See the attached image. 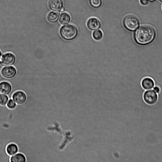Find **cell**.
<instances>
[{"mask_svg":"<svg viewBox=\"0 0 162 162\" xmlns=\"http://www.w3.org/2000/svg\"><path fill=\"white\" fill-rule=\"evenodd\" d=\"M137 29L134 34V39L136 44L142 46L146 45L155 40L156 32L153 27L144 25Z\"/></svg>","mask_w":162,"mask_h":162,"instance_id":"cell-1","label":"cell"},{"mask_svg":"<svg viewBox=\"0 0 162 162\" xmlns=\"http://www.w3.org/2000/svg\"><path fill=\"white\" fill-rule=\"evenodd\" d=\"M59 33L64 39L70 41L74 39L77 37L78 30L74 25L69 24L62 27L59 31Z\"/></svg>","mask_w":162,"mask_h":162,"instance_id":"cell-2","label":"cell"},{"mask_svg":"<svg viewBox=\"0 0 162 162\" xmlns=\"http://www.w3.org/2000/svg\"><path fill=\"white\" fill-rule=\"evenodd\" d=\"M123 24L127 30L134 31L139 28L140 21L137 16L133 15H129L125 16L124 19Z\"/></svg>","mask_w":162,"mask_h":162,"instance_id":"cell-3","label":"cell"},{"mask_svg":"<svg viewBox=\"0 0 162 162\" xmlns=\"http://www.w3.org/2000/svg\"><path fill=\"white\" fill-rule=\"evenodd\" d=\"M143 98L147 104L153 105L155 104L158 100V95L153 90H147L143 93Z\"/></svg>","mask_w":162,"mask_h":162,"instance_id":"cell-4","label":"cell"},{"mask_svg":"<svg viewBox=\"0 0 162 162\" xmlns=\"http://www.w3.org/2000/svg\"><path fill=\"white\" fill-rule=\"evenodd\" d=\"M13 99L17 105H21L26 102L27 97L26 94L22 91L15 92L12 96Z\"/></svg>","mask_w":162,"mask_h":162,"instance_id":"cell-5","label":"cell"},{"mask_svg":"<svg viewBox=\"0 0 162 162\" xmlns=\"http://www.w3.org/2000/svg\"><path fill=\"white\" fill-rule=\"evenodd\" d=\"M16 61V57L13 54L7 53L2 56L1 64L4 66H9L13 65Z\"/></svg>","mask_w":162,"mask_h":162,"instance_id":"cell-6","label":"cell"},{"mask_svg":"<svg viewBox=\"0 0 162 162\" xmlns=\"http://www.w3.org/2000/svg\"><path fill=\"white\" fill-rule=\"evenodd\" d=\"M16 74L15 68L13 66L5 67L1 71V74L3 77L7 79H11L15 76Z\"/></svg>","mask_w":162,"mask_h":162,"instance_id":"cell-7","label":"cell"},{"mask_svg":"<svg viewBox=\"0 0 162 162\" xmlns=\"http://www.w3.org/2000/svg\"><path fill=\"white\" fill-rule=\"evenodd\" d=\"M48 5L50 9L55 11H60L63 9V0H49Z\"/></svg>","mask_w":162,"mask_h":162,"instance_id":"cell-8","label":"cell"},{"mask_svg":"<svg viewBox=\"0 0 162 162\" xmlns=\"http://www.w3.org/2000/svg\"><path fill=\"white\" fill-rule=\"evenodd\" d=\"M87 26L90 30H97L101 28V23L99 20L95 18L89 19L87 22Z\"/></svg>","mask_w":162,"mask_h":162,"instance_id":"cell-9","label":"cell"},{"mask_svg":"<svg viewBox=\"0 0 162 162\" xmlns=\"http://www.w3.org/2000/svg\"><path fill=\"white\" fill-rule=\"evenodd\" d=\"M12 90V87L10 83L4 81L0 83V94L8 95Z\"/></svg>","mask_w":162,"mask_h":162,"instance_id":"cell-10","label":"cell"},{"mask_svg":"<svg viewBox=\"0 0 162 162\" xmlns=\"http://www.w3.org/2000/svg\"><path fill=\"white\" fill-rule=\"evenodd\" d=\"M19 148L18 145L14 143H11L7 145L6 151L8 156H12L19 152Z\"/></svg>","mask_w":162,"mask_h":162,"instance_id":"cell-11","label":"cell"},{"mask_svg":"<svg viewBox=\"0 0 162 162\" xmlns=\"http://www.w3.org/2000/svg\"><path fill=\"white\" fill-rule=\"evenodd\" d=\"M155 83L152 79L147 77L144 78L141 83L142 86L145 90L152 89L155 86Z\"/></svg>","mask_w":162,"mask_h":162,"instance_id":"cell-12","label":"cell"},{"mask_svg":"<svg viewBox=\"0 0 162 162\" xmlns=\"http://www.w3.org/2000/svg\"><path fill=\"white\" fill-rule=\"evenodd\" d=\"M11 162H27V158L23 153L19 152L12 156L10 159Z\"/></svg>","mask_w":162,"mask_h":162,"instance_id":"cell-13","label":"cell"},{"mask_svg":"<svg viewBox=\"0 0 162 162\" xmlns=\"http://www.w3.org/2000/svg\"><path fill=\"white\" fill-rule=\"evenodd\" d=\"M71 21V17L70 15L66 13H64L61 14L59 16V21L63 25L69 23Z\"/></svg>","mask_w":162,"mask_h":162,"instance_id":"cell-14","label":"cell"},{"mask_svg":"<svg viewBox=\"0 0 162 162\" xmlns=\"http://www.w3.org/2000/svg\"><path fill=\"white\" fill-rule=\"evenodd\" d=\"M59 18V14L56 12H51L48 15L47 19L51 23H54L57 22Z\"/></svg>","mask_w":162,"mask_h":162,"instance_id":"cell-15","label":"cell"},{"mask_svg":"<svg viewBox=\"0 0 162 162\" xmlns=\"http://www.w3.org/2000/svg\"><path fill=\"white\" fill-rule=\"evenodd\" d=\"M103 37V33L100 30H98L93 32L92 37L94 39L97 41L100 40Z\"/></svg>","mask_w":162,"mask_h":162,"instance_id":"cell-16","label":"cell"},{"mask_svg":"<svg viewBox=\"0 0 162 162\" xmlns=\"http://www.w3.org/2000/svg\"><path fill=\"white\" fill-rule=\"evenodd\" d=\"M90 3L92 7L98 8L101 6L102 1V0H90Z\"/></svg>","mask_w":162,"mask_h":162,"instance_id":"cell-17","label":"cell"},{"mask_svg":"<svg viewBox=\"0 0 162 162\" xmlns=\"http://www.w3.org/2000/svg\"><path fill=\"white\" fill-rule=\"evenodd\" d=\"M9 98L7 95L0 94V105L6 106Z\"/></svg>","mask_w":162,"mask_h":162,"instance_id":"cell-18","label":"cell"},{"mask_svg":"<svg viewBox=\"0 0 162 162\" xmlns=\"http://www.w3.org/2000/svg\"><path fill=\"white\" fill-rule=\"evenodd\" d=\"M6 106L8 109L13 110L16 107L17 104L13 99H10L8 100Z\"/></svg>","mask_w":162,"mask_h":162,"instance_id":"cell-19","label":"cell"},{"mask_svg":"<svg viewBox=\"0 0 162 162\" xmlns=\"http://www.w3.org/2000/svg\"><path fill=\"white\" fill-rule=\"evenodd\" d=\"M149 0H140V3L143 5H146L149 3Z\"/></svg>","mask_w":162,"mask_h":162,"instance_id":"cell-20","label":"cell"},{"mask_svg":"<svg viewBox=\"0 0 162 162\" xmlns=\"http://www.w3.org/2000/svg\"><path fill=\"white\" fill-rule=\"evenodd\" d=\"M153 90H154L156 92H157L158 94L160 92V88L157 86H156L153 87Z\"/></svg>","mask_w":162,"mask_h":162,"instance_id":"cell-21","label":"cell"},{"mask_svg":"<svg viewBox=\"0 0 162 162\" xmlns=\"http://www.w3.org/2000/svg\"><path fill=\"white\" fill-rule=\"evenodd\" d=\"M2 56V54L1 52V51L0 50V64H1Z\"/></svg>","mask_w":162,"mask_h":162,"instance_id":"cell-22","label":"cell"},{"mask_svg":"<svg viewBox=\"0 0 162 162\" xmlns=\"http://www.w3.org/2000/svg\"><path fill=\"white\" fill-rule=\"evenodd\" d=\"M149 1L150 2H155L156 0H149Z\"/></svg>","mask_w":162,"mask_h":162,"instance_id":"cell-23","label":"cell"},{"mask_svg":"<svg viewBox=\"0 0 162 162\" xmlns=\"http://www.w3.org/2000/svg\"><path fill=\"white\" fill-rule=\"evenodd\" d=\"M159 1H160V2H161L162 3V0H159Z\"/></svg>","mask_w":162,"mask_h":162,"instance_id":"cell-24","label":"cell"}]
</instances>
